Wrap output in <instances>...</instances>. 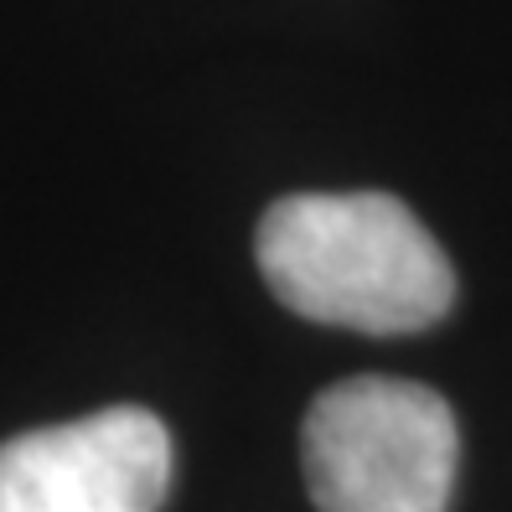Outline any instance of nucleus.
Masks as SVG:
<instances>
[{
  "label": "nucleus",
  "instance_id": "obj_2",
  "mask_svg": "<svg viewBox=\"0 0 512 512\" xmlns=\"http://www.w3.org/2000/svg\"><path fill=\"white\" fill-rule=\"evenodd\" d=\"M300 461L321 512H450L461 430L435 388L363 373L311 404Z\"/></svg>",
  "mask_w": 512,
  "mask_h": 512
},
{
  "label": "nucleus",
  "instance_id": "obj_3",
  "mask_svg": "<svg viewBox=\"0 0 512 512\" xmlns=\"http://www.w3.org/2000/svg\"><path fill=\"white\" fill-rule=\"evenodd\" d=\"M166 492L171 435L135 404L0 445V512H161Z\"/></svg>",
  "mask_w": 512,
  "mask_h": 512
},
{
  "label": "nucleus",
  "instance_id": "obj_1",
  "mask_svg": "<svg viewBox=\"0 0 512 512\" xmlns=\"http://www.w3.org/2000/svg\"><path fill=\"white\" fill-rule=\"evenodd\" d=\"M254 254L295 316L404 337L456 306V269L435 233L388 192H300L264 213Z\"/></svg>",
  "mask_w": 512,
  "mask_h": 512
}]
</instances>
